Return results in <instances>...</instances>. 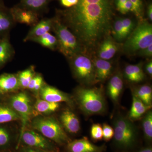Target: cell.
Segmentation results:
<instances>
[{"label":"cell","instance_id":"38","mask_svg":"<svg viewBox=\"0 0 152 152\" xmlns=\"http://www.w3.org/2000/svg\"><path fill=\"white\" fill-rule=\"evenodd\" d=\"M60 4L66 9L70 8L75 6L78 0H59Z\"/></svg>","mask_w":152,"mask_h":152},{"label":"cell","instance_id":"3","mask_svg":"<svg viewBox=\"0 0 152 152\" xmlns=\"http://www.w3.org/2000/svg\"><path fill=\"white\" fill-rule=\"evenodd\" d=\"M75 94L79 107L86 115L100 114L105 110V99L102 89L79 87Z\"/></svg>","mask_w":152,"mask_h":152},{"label":"cell","instance_id":"34","mask_svg":"<svg viewBox=\"0 0 152 152\" xmlns=\"http://www.w3.org/2000/svg\"><path fill=\"white\" fill-rule=\"evenodd\" d=\"M124 32L126 37H128L134 29L135 24L133 21L129 18H121Z\"/></svg>","mask_w":152,"mask_h":152},{"label":"cell","instance_id":"7","mask_svg":"<svg viewBox=\"0 0 152 152\" xmlns=\"http://www.w3.org/2000/svg\"><path fill=\"white\" fill-rule=\"evenodd\" d=\"M114 140L118 147L129 148L134 145L137 139L135 127L129 119L119 116L114 121Z\"/></svg>","mask_w":152,"mask_h":152},{"label":"cell","instance_id":"25","mask_svg":"<svg viewBox=\"0 0 152 152\" xmlns=\"http://www.w3.org/2000/svg\"><path fill=\"white\" fill-rule=\"evenodd\" d=\"M133 94L147 105H152V89L148 85H145L133 90Z\"/></svg>","mask_w":152,"mask_h":152},{"label":"cell","instance_id":"20","mask_svg":"<svg viewBox=\"0 0 152 152\" xmlns=\"http://www.w3.org/2000/svg\"><path fill=\"white\" fill-rule=\"evenodd\" d=\"M15 54L9 36L0 39V69L10 61Z\"/></svg>","mask_w":152,"mask_h":152},{"label":"cell","instance_id":"5","mask_svg":"<svg viewBox=\"0 0 152 152\" xmlns=\"http://www.w3.org/2000/svg\"><path fill=\"white\" fill-rule=\"evenodd\" d=\"M123 49L127 54H134L152 44V26L146 20L139 21L130 34L126 39Z\"/></svg>","mask_w":152,"mask_h":152},{"label":"cell","instance_id":"19","mask_svg":"<svg viewBox=\"0 0 152 152\" xmlns=\"http://www.w3.org/2000/svg\"><path fill=\"white\" fill-rule=\"evenodd\" d=\"M68 149L70 152H100L102 150V148L92 143L86 138L69 142Z\"/></svg>","mask_w":152,"mask_h":152},{"label":"cell","instance_id":"32","mask_svg":"<svg viewBox=\"0 0 152 152\" xmlns=\"http://www.w3.org/2000/svg\"><path fill=\"white\" fill-rule=\"evenodd\" d=\"M91 136L92 139L96 141L103 139L102 127L100 124H94L91 129Z\"/></svg>","mask_w":152,"mask_h":152},{"label":"cell","instance_id":"44","mask_svg":"<svg viewBox=\"0 0 152 152\" xmlns=\"http://www.w3.org/2000/svg\"><path fill=\"white\" fill-rule=\"evenodd\" d=\"M0 3H4L3 0H0Z\"/></svg>","mask_w":152,"mask_h":152},{"label":"cell","instance_id":"4","mask_svg":"<svg viewBox=\"0 0 152 152\" xmlns=\"http://www.w3.org/2000/svg\"><path fill=\"white\" fill-rule=\"evenodd\" d=\"M31 125L35 130L57 143L63 145L70 142L62 126L53 117L37 116Z\"/></svg>","mask_w":152,"mask_h":152},{"label":"cell","instance_id":"16","mask_svg":"<svg viewBox=\"0 0 152 152\" xmlns=\"http://www.w3.org/2000/svg\"><path fill=\"white\" fill-rule=\"evenodd\" d=\"M124 88V82L122 74L117 72L110 79L107 86V93L113 102L117 104Z\"/></svg>","mask_w":152,"mask_h":152},{"label":"cell","instance_id":"31","mask_svg":"<svg viewBox=\"0 0 152 152\" xmlns=\"http://www.w3.org/2000/svg\"><path fill=\"white\" fill-rule=\"evenodd\" d=\"M133 4L132 12L137 18L139 21L143 20V6L142 0H129Z\"/></svg>","mask_w":152,"mask_h":152},{"label":"cell","instance_id":"10","mask_svg":"<svg viewBox=\"0 0 152 152\" xmlns=\"http://www.w3.org/2000/svg\"><path fill=\"white\" fill-rule=\"evenodd\" d=\"M10 10L16 23L23 24L31 27L40 20L39 14L34 11L22 7L18 4L11 8Z\"/></svg>","mask_w":152,"mask_h":152},{"label":"cell","instance_id":"9","mask_svg":"<svg viewBox=\"0 0 152 152\" xmlns=\"http://www.w3.org/2000/svg\"><path fill=\"white\" fill-rule=\"evenodd\" d=\"M22 141L28 146L47 151L53 149V146L48 139L40 133L33 130L26 129L19 138V143Z\"/></svg>","mask_w":152,"mask_h":152},{"label":"cell","instance_id":"27","mask_svg":"<svg viewBox=\"0 0 152 152\" xmlns=\"http://www.w3.org/2000/svg\"><path fill=\"white\" fill-rule=\"evenodd\" d=\"M17 74L20 88L27 89L30 82L36 74L34 66H31Z\"/></svg>","mask_w":152,"mask_h":152},{"label":"cell","instance_id":"33","mask_svg":"<svg viewBox=\"0 0 152 152\" xmlns=\"http://www.w3.org/2000/svg\"><path fill=\"white\" fill-rule=\"evenodd\" d=\"M11 135L8 129L0 126V147L7 145L11 140Z\"/></svg>","mask_w":152,"mask_h":152},{"label":"cell","instance_id":"23","mask_svg":"<svg viewBox=\"0 0 152 152\" xmlns=\"http://www.w3.org/2000/svg\"><path fill=\"white\" fill-rule=\"evenodd\" d=\"M53 0H20L18 4L20 7L35 12L40 15L48 10Z\"/></svg>","mask_w":152,"mask_h":152},{"label":"cell","instance_id":"2","mask_svg":"<svg viewBox=\"0 0 152 152\" xmlns=\"http://www.w3.org/2000/svg\"><path fill=\"white\" fill-rule=\"evenodd\" d=\"M53 18L52 31L54 33L58 42L57 50L67 58L76 55L86 53L76 36L55 15Z\"/></svg>","mask_w":152,"mask_h":152},{"label":"cell","instance_id":"18","mask_svg":"<svg viewBox=\"0 0 152 152\" xmlns=\"http://www.w3.org/2000/svg\"><path fill=\"white\" fill-rule=\"evenodd\" d=\"M20 89L18 74L4 73L0 75V91L2 92H12Z\"/></svg>","mask_w":152,"mask_h":152},{"label":"cell","instance_id":"8","mask_svg":"<svg viewBox=\"0 0 152 152\" xmlns=\"http://www.w3.org/2000/svg\"><path fill=\"white\" fill-rule=\"evenodd\" d=\"M10 107L20 117L22 127L20 137L27 129L28 123L34 114V108L30 98L25 92L15 94L10 99Z\"/></svg>","mask_w":152,"mask_h":152},{"label":"cell","instance_id":"13","mask_svg":"<svg viewBox=\"0 0 152 152\" xmlns=\"http://www.w3.org/2000/svg\"><path fill=\"white\" fill-rule=\"evenodd\" d=\"M53 18H44L39 20L37 23L31 27L27 34L23 39L24 42L31 41L39 37L52 31Z\"/></svg>","mask_w":152,"mask_h":152},{"label":"cell","instance_id":"36","mask_svg":"<svg viewBox=\"0 0 152 152\" xmlns=\"http://www.w3.org/2000/svg\"><path fill=\"white\" fill-rule=\"evenodd\" d=\"M133 9V4L129 0H127L123 5L117 10L121 13L125 15L130 11L132 12Z\"/></svg>","mask_w":152,"mask_h":152},{"label":"cell","instance_id":"29","mask_svg":"<svg viewBox=\"0 0 152 152\" xmlns=\"http://www.w3.org/2000/svg\"><path fill=\"white\" fill-rule=\"evenodd\" d=\"M113 38L115 41L122 42L126 39L123 28L121 18H118L113 22L111 31Z\"/></svg>","mask_w":152,"mask_h":152},{"label":"cell","instance_id":"28","mask_svg":"<svg viewBox=\"0 0 152 152\" xmlns=\"http://www.w3.org/2000/svg\"><path fill=\"white\" fill-rule=\"evenodd\" d=\"M20 121V117L10 106H0V124Z\"/></svg>","mask_w":152,"mask_h":152},{"label":"cell","instance_id":"24","mask_svg":"<svg viewBox=\"0 0 152 152\" xmlns=\"http://www.w3.org/2000/svg\"><path fill=\"white\" fill-rule=\"evenodd\" d=\"M60 106V103L48 102L40 98L36 101L33 108L37 114L46 115L56 111Z\"/></svg>","mask_w":152,"mask_h":152},{"label":"cell","instance_id":"41","mask_svg":"<svg viewBox=\"0 0 152 152\" xmlns=\"http://www.w3.org/2000/svg\"><path fill=\"white\" fill-rule=\"evenodd\" d=\"M127 0H115V3L117 10L123 5Z\"/></svg>","mask_w":152,"mask_h":152},{"label":"cell","instance_id":"39","mask_svg":"<svg viewBox=\"0 0 152 152\" xmlns=\"http://www.w3.org/2000/svg\"><path fill=\"white\" fill-rule=\"evenodd\" d=\"M20 152H48L44 150L39 149L36 148H32L28 146L26 148H24Z\"/></svg>","mask_w":152,"mask_h":152},{"label":"cell","instance_id":"22","mask_svg":"<svg viewBox=\"0 0 152 152\" xmlns=\"http://www.w3.org/2000/svg\"><path fill=\"white\" fill-rule=\"evenodd\" d=\"M126 78L130 82L138 83L143 80L145 77L142 64L139 63L135 65H128L126 66L124 70Z\"/></svg>","mask_w":152,"mask_h":152},{"label":"cell","instance_id":"35","mask_svg":"<svg viewBox=\"0 0 152 152\" xmlns=\"http://www.w3.org/2000/svg\"><path fill=\"white\" fill-rule=\"evenodd\" d=\"M103 139L106 141L110 140L114 137V128L107 124H104L102 126Z\"/></svg>","mask_w":152,"mask_h":152},{"label":"cell","instance_id":"6","mask_svg":"<svg viewBox=\"0 0 152 152\" xmlns=\"http://www.w3.org/2000/svg\"><path fill=\"white\" fill-rule=\"evenodd\" d=\"M68 60L74 76L79 82L87 86L97 83L93 60L88 54H79Z\"/></svg>","mask_w":152,"mask_h":152},{"label":"cell","instance_id":"11","mask_svg":"<svg viewBox=\"0 0 152 152\" xmlns=\"http://www.w3.org/2000/svg\"><path fill=\"white\" fill-rule=\"evenodd\" d=\"M38 94L40 99L48 102L55 103L64 102L69 104L72 102L70 97L67 94L46 84L42 87Z\"/></svg>","mask_w":152,"mask_h":152},{"label":"cell","instance_id":"30","mask_svg":"<svg viewBox=\"0 0 152 152\" xmlns=\"http://www.w3.org/2000/svg\"><path fill=\"white\" fill-rule=\"evenodd\" d=\"M144 135L147 140H151L152 139V112L148 111L145 114L142 121Z\"/></svg>","mask_w":152,"mask_h":152},{"label":"cell","instance_id":"45","mask_svg":"<svg viewBox=\"0 0 152 152\" xmlns=\"http://www.w3.org/2000/svg\"><path fill=\"white\" fill-rule=\"evenodd\" d=\"M3 93L1 91H0V94H3Z\"/></svg>","mask_w":152,"mask_h":152},{"label":"cell","instance_id":"26","mask_svg":"<svg viewBox=\"0 0 152 152\" xmlns=\"http://www.w3.org/2000/svg\"><path fill=\"white\" fill-rule=\"evenodd\" d=\"M31 42L39 44L44 48L51 50H57L58 42L56 38L50 32L47 33L39 37L34 39Z\"/></svg>","mask_w":152,"mask_h":152},{"label":"cell","instance_id":"37","mask_svg":"<svg viewBox=\"0 0 152 152\" xmlns=\"http://www.w3.org/2000/svg\"><path fill=\"white\" fill-rule=\"evenodd\" d=\"M140 56L151 58L152 56V44L147 48L140 50L137 53Z\"/></svg>","mask_w":152,"mask_h":152},{"label":"cell","instance_id":"43","mask_svg":"<svg viewBox=\"0 0 152 152\" xmlns=\"http://www.w3.org/2000/svg\"><path fill=\"white\" fill-rule=\"evenodd\" d=\"M137 152H152V149L151 147H147L142 149L140 150Z\"/></svg>","mask_w":152,"mask_h":152},{"label":"cell","instance_id":"42","mask_svg":"<svg viewBox=\"0 0 152 152\" xmlns=\"http://www.w3.org/2000/svg\"><path fill=\"white\" fill-rule=\"evenodd\" d=\"M147 13H148V18L150 20L152 21V4H150L148 6V11H147Z\"/></svg>","mask_w":152,"mask_h":152},{"label":"cell","instance_id":"1","mask_svg":"<svg viewBox=\"0 0 152 152\" xmlns=\"http://www.w3.org/2000/svg\"><path fill=\"white\" fill-rule=\"evenodd\" d=\"M114 0H78L75 6L56 10V16L76 36L86 54L93 53L111 31Z\"/></svg>","mask_w":152,"mask_h":152},{"label":"cell","instance_id":"14","mask_svg":"<svg viewBox=\"0 0 152 152\" xmlns=\"http://www.w3.org/2000/svg\"><path fill=\"white\" fill-rule=\"evenodd\" d=\"M15 24L10 9L7 7L4 3H0V39L9 36Z\"/></svg>","mask_w":152,"mask_h":152},{"label":"cell","instance_id":"15","mask_svg":"<svg viewBox=\"0 0 152 152\" xmlns=\"http://www.w3.org/2000/svg\"><path fill=\"white\" fill-rule=\"evenodd\" d=\"M61 124L68 132L75 134L80 129V124L78 118L76 114L70 110H65L60 117Z\"/></svg>","mask_w":152,"mask_h":152},{"label":"cell","instance_id":"17","mask_svg":"<svg viewBox=\"0 0 152 152\" xmlns=\"http://www.w3.org/2000/svg\"><path fill=\"white\" fill-rule=\"evenodd\" d=\"M92 60L97 82L104 81L111 75L113 70L112 63L109 60L102 59L98 57Z\"/></svg>","mask_w":152,"mask_h":152},{"label":"cell","instance_id":"12","mask_svg":"<svg viewBox=\"0 0 152 152\" xmlns=\"http://www.w3.org/2000/svg\"><path fill=\"white\" fill-rule=\"evenodd\" d=\"M118 45L110 35L102 41L97 49L98 58L102 59L110 60L118 50Z\"/></svg>","mask_w":152,"mask_h":152},{"label":"cell","instance_id":"21","mask_svg":"<svg viewBox=\"0 0 152 152\" xmlns=\"http://www.w3.org/2000/svg\"><path fill=\"white\" fill-rule=\"evenodd\" d=\"M132 94V103L128 119L130 121H135L140 118L151 110L152 105H147L134 95Z\"/></svg>","mask_w":152,"mask_h":152},{"label":"cell","instance_id":"40","mask_svg":"<svg viewBox=\"0 0 152 152\" xmlns=\"http://www.w3.org/2000/svg\"><path fill=\"white\" fill-rule=\"evenodd\" d=\"M145 70L147 73L150 76L152 75V61H150L148 63H147L145 66Z\"/></svg>","mask_w":152,"mask_h":152}]
</instances>
